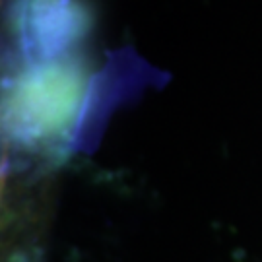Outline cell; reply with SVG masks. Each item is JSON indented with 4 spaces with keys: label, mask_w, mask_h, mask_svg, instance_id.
I'll use <instances>...</instances> for the list:
<instances>
[{
    "label": "cell",
    "mask_w": 262,
    "mask_h": 262,
    "mask_svg": "<svg viewBox=\"0 0 262 262\" xmlns=\"http://www.w3.org/2000/svg\"><path fill=\"white\" fill-rule=\"evenodd\" d=\"M90 0H18L12 31L31 62L70 58L94 29Z\"/></svg>",
    "instance_id": "6da1fadb"
},
{
    "label": "cell",
    "mask_w": 262,
    "mask_h": 262,
    "mask_svg": "<svg viewBox=\"0 0 262 262\" xmlns=\"http://www.w3.org/2000/svg\"><path fill=\"white\" fill-rule=\"evenodd\" d=\"M84 76V66L72 58L43 62L24 72L10 103L16 124L39 134L60 128L74 113Z\"/></svg>",
    "instance_id": "7a4b0ae2"
}]
</instances>
